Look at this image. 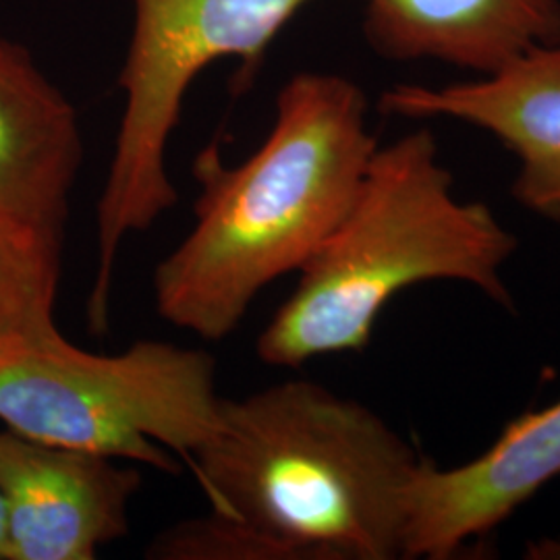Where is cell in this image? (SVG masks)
<instances>
[{
  "label": "cell",
  "mask_w": 560,
  "mask_h": 560,
  "mask_svg": "<svg viewBox=\"0 0 560 560\" xmlns=\"http://www.w3.org/2000/svg\"><path fill=\"white\" fill-rule=\"evenodd\" d=\"M0 560H7V527H4V502L0 492Z\"/></svg>",
  "instance_id": "14"
},
{
  "label": "cell",
  "mask_w": 560,
  "mask_h": 560,
  "mask_svg": "<svg viewBox=\"0 0 560 560\" xmlns=\"http://www.w3.org/2000/svg\"><path fill=\"white\" fill-rule=\"evenodd\" d=\"M363 36L388 60H439L488 75L560 42V0H365Z\"/></svg>",
  "instance_id": "10"
},
{
  "label": "cell",
  "mask_w": 560,
  "mask_h": 560,
  "mask_svg": "<svg viewBox=\"0 0 560 560\" xmlns=\"http://www.w3.org/2000/svg\"><path fill=\"white\" fill-rule=\"evenodd\" d=\"M81 162L75 106L27 48L0 38V210L62 233Z\"/></svg>",
  "instance_id": "9"
},
{
  "label": "cell",
  "mask_w": 560,
  "mask_h": 560,
  "mask_svg": "<svg viewBox=\"0 0 560 560\" xmlns=\"http://www.w3.org/2000/svg\"><path fill=\"white\" fill-rule=\"evenodd\" d=\"M515 252V235L483 201L455 196L434 133L409 131L378 145L349 212L264 326L256 355L301 368L360 353L384 307L432 280L465 282L511 310L502 270Z\"/></svg>",
  "instance_id": "3"
},
{
  "label": "cell",
  "mask_w": 560,
  "mask_h": 560,
  "mask_svg": "<svg viewBox=\"0 0 560 560\" xmlns=\"http://www.w3.org/2000/svg\"><path fill=\"white\" fill-rule=\"evenodd\" d=\"M525 559L560 560V536H546L529 541L525 548Z\"/></svg>",
  "instance_id": "13"
},
{
  "label": "cell",
  "mask_w": 560,
  "mask_h": 560,
  "mask_svg": "<svg viewBox=\"0 0 560 560\" xmlns=\"http://www.w3.org/2000/svg\"><path fill=\"white\" fill-rule=\"evenodd\" d=\"M560 476V400L511 421L480 457L423 460L407 497L402 559L455 557Z\"/></svg>",
  "instance_id": "8"
},
{
  "label": "cell",
  "mask_w": 560,
  "mask_h": 560,
  "mask_svg": "<svg viewBox=\"0 0 560 560\" xmlns=\"http://www.w3.org/2000/svg\"><path fill=\"white\" fill-rule=\"evenodd\" d=\"M355 81L301 71L280 88L275 122L247 161L210 145L194 162L196 222L154 270L164 322L229 339L261 291L312 260L339 226L378 150Z\"/></svg>",
  "instance_id": "1"
},
{
  "label": "cell",
  "mask_w": 560,
  "mask_h": 560,
  "mask_svg": "<svg viewBox=\"0 0 560 560\" xmlns=\"http://www.w3.org/2000/svg\"><path fill=\"white\" fill-rule=\"evenodd\" d=\"M382 113L478 127L515 154L513 198L560 222V42L527 50L480 80L441 88L402 83L384 92Z\"/></svg>",
  "instance_id": "7"
},
{
  "label": "cell",
  "mask_w": 560,
  "mask_h": 560,
  "mask_svg": "<svg viewBox=\"0 0 560 560\" xmlns=\"http://www.w3.org/2000/svg\"><path fill=\"white\" fill-rule=\"evenodd\" d=\"M136 463L0 432L7 560H94L129 534Z\"/></svg>",
  "instance_id": "6"
},
{
  "label": "cell",
  "mask_w": 560,
  "mask_h": 560,
  "mask_svg": "<svg viewBox=\"0 0 560 560\" xmlns=\"http://www.w3.org/2000/svg\"><path fill=\"white\" fill-rule=\"evenodd\" d=\"M423 460L368 405L284 381L222 399L191 474L212 513L247 523L291 560H397Z\"/></svg>",
  "instance_id": "2"
},
{
  "label": "cell",
  "mask_w": 560,
  "mask_h": 560,
  "mask_svg": "<svg viewBox=\"0 0 560 560\" xmlns=\"http://www.w3.org/2000/svg\"><path fill=\"white\" fill-rule=\"evenodd\" d=\"M217 361L164 340L92 353L50 328L0 345V421L27 441L179 474L221 421Z\"/></svg>",
  "instance_id": "4"
},
{
  "label": "cell",
  "mask_w": 560,
  "mask_h": 560,
  "mask_svg": "<svg viewBox=\"0 0 560 560\" xmlns=\"http://www.w3.org/2000/svg\"><path fill=\"white\" fill-rule=\"evenodd\" d=\"M314 0H133V30L119 73L122 113L96 210L98 260L88 301L90 330L108 328L122 243L179 203L166 150L201 71L240 62L235 90L256 80L270 44Z\"/></svg>",
  "instance_id": "5"
},
{
  "label": "cell",
  "mask_w": 560,
  "mask_h": 560,
  "mask_svg": "<svg viewBox=\"0 0 560 560\" xmlns=\"http://www.w3.org/2000/svg\"><path fill=\"white\" fill-rule=\"evenodd\" d=\"M62 233L0 210V345L55 326Z\"/></svg>",
  "instance_id": "11"
},
{
  "label": "cell",
  "mask_w": 560,
  "mask_h": 560,
  "mask_svg": "<svg viewBox=\"0 0 560 560\" xmlns=\"http://www.w3.org/2000/svg\"><path fill=\"white\" fill-rule=\"evenodd\" d=\"M152 560H291L277 541L243 521L208 513L161 532L145 548Z\"/></svg>",
  "instance_id": "12"
}]
</instances>
